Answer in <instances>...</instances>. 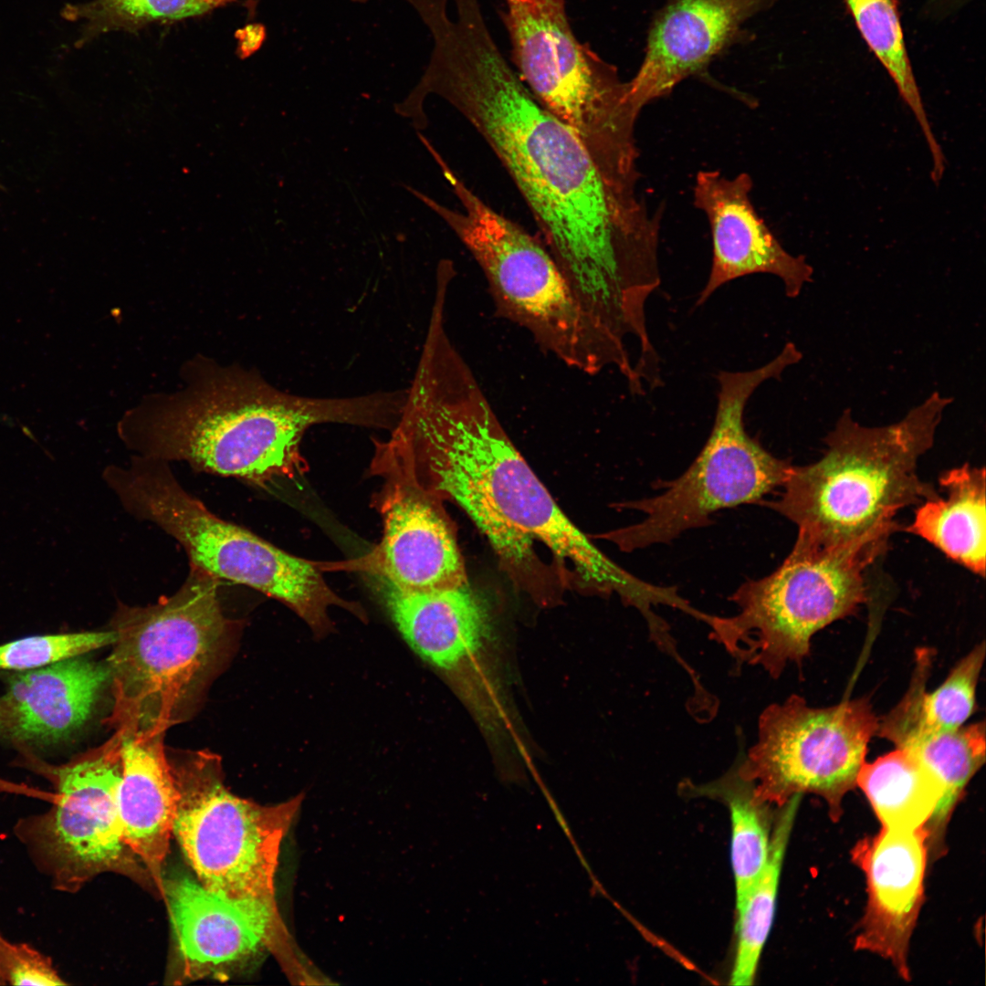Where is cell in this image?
Listing matches in <instances>:
<instances>
[{
	"label": "cell",
	"mask_w": 986,
	"mask_h": 986,
	"mask_svg": "<svg viewBox=\"0 0 986 986\" xmlns=\"http://www.w3.org/2000/svg\"><path fill=\"white\" fill-rule=\"evenodd\" d=\"M501 14L516 72L535 99L570 128L606 177L637 164L639 113L628 81L575 37L566 0H505Z\"/></svg>",
	"instance_id": "30bf717a"
},
{
	"label": "cell",
	"mask_w": 986,
	"mask_h": 986,
	"mask_svg": "<svg viewBox=\"0 0 986 986\" xmlns=\"http://www.w3.org/2000/svg\"><path fill=\"white\" fill-rule=\"evenodd\" d=\"M482 136L530 208L585 310L620 332L645 314L661 282L660 217L611 184L572 131L535 99L492 36L447 48L427 80Z\"/></svg>",
	"instance_id": "6da1fadb"
},
{
	"label": "cell",
	"mask_w": 986,
	"mask_h": 986,
	"mask_svg": "<svg viewBox=\"0 0 986 986\" xmlns=\"http://www.w3.org/2000/svg\"><path fill=\"white\" fill-rule=\"evenodd\" d=\"M375 448L372 467L384 478L378 497L383 531L380 543L362 562L365 570L404 592L467 584L462 555L440 498L380 443Z\"/></svg>",
	"instance_id": "5bb4252c"
},
{
	"label": "cell",
	"mask_w": 986,
	"mask_h": 986,
	"mask_svg": "<svg viewBox=\"0 0 986 986\" xmlns=\"http://www.w3.org/2000/svg\"><path fill=\"white\" fill-rule=\"evenodd\" d=\"M916 756L943 785V795L926 824L928 847L940 849L949 819L964 789L985 761V723L949 730L916 729L895 743Z\"/></svg>",
	"instance_id": "cb8c5ba5"
},
{
	"label": "cell",
	"mask_w": 986,
	"mask_h": 986,
	"mask_svg": "<svg viewBox=\"0 0 986 986\" xmlns=\"http://www.w3.org/2000/svg\"><path fill=\"white\" fill-rule=\"evenodd\" d=\"M393 621L424 659L475 698L476 677L489 637L483 599L467 584L424 593L398 590L374 577Z\"/></svg>",
	"instance_id": "d6986e66"
},
{
	"label": "cell",
	"mask_w": 986,
	"mask_h": 986,
	"mask_svg": "<svg viewBox=\"0 0 986 986\" xmlns=\"http://www.w3.org/2000/svg\"><path fill=\"white\" fill-rule=\"evenodd\" d=\"M951 402L935 392L900 421L877 427L861 425L845 409L824 438L823 456L792 466L780 498L764 503L817 543L886 548L898 511L938 493L919 478L918 461Z\"/></svg>",
	"instance_id": "277c9868"
},
{
	"label": "cell",
	"mask_w": 986,
	"mask_h": 986,
	"mask_svg": "<svg viewBox=\"0 0 986 986\" xmlns=\"http://www.w3.org/2000/svg\"><path fill=\"white\" fill-rule=\"evenodd\" d=\"M0 188H1V189H4V187L2 186V184H0Z\"/></svg>",
	"instance_id": "d6a6232c"
},
{
	"label": "cell",
	"mask_w": 986,
	"mask_h": 986,
	"mask_svg": "<svg viewBox=\"0 0 986 986\" xmlns=\"http://www.w3.org/2000/svg\"><path fill=\"white\" fill-rule=\"evenodd\" d=\"M0 694V743L24 752L58 748L88 722L110 682L86 655L9 672Z\"/></svg>",
	"instance_id": "e0dca14e"
},
{
	"label": "cell",
	"mask_w": 986,
	"mask_h": 986,
	"mask_svg": "<svg viewBox=\"0 0 986 986\" xmlns=\"http://www.w3.org/2000/svg\"><path fill=\"white\" fill-rule=\"evenodd\" d=\"M877 727L867 698L813 708L792 695L762 711L757 741L746 754L740 753L738 771L763 802L784 804L796 794L812 792L823 798L831 817L837 819L844 797L856 786Z\"/></svg>",
	"instance_id": "4fadbf2b"
},
{
	"label": "cell",
	"mask_w": 986,
	"mask_h": 986,
	"mask_svg": "<svg viewBox=\"0 0 986 986\" xmlns=\"http://www.w3.org/2000/svg\"><path fill=\"white\" fill-rule=\"evenodd\" d=\"M240 0H92L67 4L60 16L82 21L78 48L111 32H134L152 24L180 21L210 13Z\"/></svg>",
	"instance_id": "4316f807"
},
{
	"label": "cell",
	"mask_w": 986,
	"mask_h": 986,
	"mask_svg": "<svg viewBox=\"0 0 986 986\" xmlns=\"http://www.w3.org/2000/svg\"><path fill=\"white\" fill-rule=\"evenodd\" d=\"M384 444L426 490L469 516L519 583L539 580L538 540L590 588L634 607L648 597L650 583L608 558L559 508L457 349L419 359Z\"/></svg>",
	"instance_id": "7a4b0ae2"
},
{
	"label": "cell",
	"mask_w": 986,
	"mask_h": 986,
	"mask_svg": "<svg viewBox=\"0 0 986 986\" xmlns=\"http://www.w3.org/2000/svg\"><path fill=\"white\" fill-rule=\"evenodd\" d=\"M461 210L403 186L438 215L473 256L487 279L498 314L525 329L535 342L570 368L595 375L614 368L633 393L645 392L635 356L585 310L546 246L495 211L433 155Z\"/></svg>",
	"instance_id": "5b68a950"
},
{
	"label": "cell",
	"mask_w": 986,
	"mask_h": 986,
	"mask_svg": "<svg viewBox=\"0 0 986 986\" xmlns=\"http://www.w3.org/2000/svg\"><path fill=\"white\" fill-rule=\"evenodd\" d=\"M103 477L127 512L154 523L183 546L191 566L283 603L316 635L331 629V606L362 614L359 604L330 588L316 563L212 513L183 488L168 462L134 456L125 467H107Z\"/></svg>",
	"instance_id": "52a82bcc"
},
{
	"label": "cell",
	"mask_w": 986,
	"mask_h": 986,
	"mask_svg": "<svg viewBox=\"0 0 986 986\" xmlns=\"http://www.w3.org/2000/svg\"><path fill=\"white\" fill-rule=\"evenodd\" d=\"M752 186L747 173L731 178L713 170L697 173L694 205L709 223L712 264L696 306L726 283L751 274L779 278L789 298L812 281L813 270L805 257L787 252L757 213L750 198Z\"/></svg>",
	"instance_id": "9a60e30c"
},
{
	"label": "cell",
	"mask_w": 986,
	"mask_h": 986,
	"mask_svg": "<svg viewBox=\"0 0 986 986\" xmlns=\"http://www.w3.org/2000/svg\"><path fill=\"white\" fill-rule=\"evenodd\" d=\"M115 639L112 629L35 635L14 639L0 644V672L26 670L86 655L112 645Z\"/></svg>",
	"instance_id": "f546056e"
},
{
	"label": "cell",
	"mask_w": 986,
	"mask_h": 986,
	"mask_svg": "<svg viewBox=\"0 0 986 986\" xmlns=\"http://www.w3.org/2000/svg\"><path fill=\"white\" fill-rule=\"evenodd\" d=\"M943 495L921 502L906 530L973 573L985 576V468L964 464L939 477Z\"/></svg>",
	"instance_id": "7402d4cb"
},
{
	"label": "cell",
	"mask_w": 986,
	"mask_h": 986,
	"mask_svg": "<svg viewBox=\"0 0 986 986\" xmlns=\"http://www.w3.org/2000/svg\"><path fill=\"white\" fill-rule=\"evenodd\" d=\"M1 985H64L51 960L25 943H15L0 934Z\"/></svg>",
	"instance_id": "4dcf8cb0"
},
{
	"label": "cell",
	"mask_w": 986,
	"mask_h": 986,
	"mask_svg": "<svg viewBox=\"0 0 986 986\" xmlns=\"http://www.w3.org/2000/svg\"><path fill=\"white\" fill-rule=\"evenodd\" d=\"M800 794L784 804L771 838L768 863L743 901L737 906V952L731 984L750 985L764 944L770 934L776 907L781 865L800 802Z\"/></svg>",
	"instance_id": "484cf974"
},
{
	"label": "cell",
	"mask_w": 986,
	"mask_h": 986,
	"mask_svg": "<svg viewBox=\"0 0 986 986\" xmlns=\"http://www.w3.org/2000/svg\"><path fill=\"white\" fill-rule=\"evenodd\" d=\"M55 792L45 813L22 818L15 834L54 888L76 892L102 873L153 881L126 844L119 816L121 737L47 772Z\"/></svg>",
	"instance_id": "7c38bea8"
},
{
	"label": "cell",
	"mask_w": 986,
	"mask_h": 986,
	"mask_svg": "<svg viewBox=\"0 0 986 986\" xmlns=\"http://www.w3.org/2000/svg\"><path fill=\"white\" fill-rule=\"evenodd\" d=\"M183 979L221 978L284 947L262 926L187 876L164 878Z\"/></svg>",
	"instance_id": "ffe728a7"
},
{
	"label": "cell",
	"mask_w": 986,
	"mask_h": 986,
	"mask_svg": "<svg viewBox=\"0 0 986 986\" xmlns=\"http://www.w3.org/2000/svg\"><path fill=\"white\" fill-rule=\"evenodd\" d=\"M385 409L379 393L306 397L282 392L255 372L217 368L203 371L175 395L133 409L118 430L135 456L184 461L264 487L306 470L300 443L310 426L379 427Z\"/></svg>",
	"instance_id": "3957f363"
},
{
	"label": "cell",
	"mask_w": 986,
	"mask_h": 986,
	"mask_svg": "<svg viewBox=\"0 0 986 986\" xmlns=\"http://www.w3.org/2000/svg\"><path fill=\"white\" fill-rule=\"evenodd\" d=\"M883 827L914 830L925 826L942 795L943 785L916 756L895 750L865 761L856 779Z\"/></svg>",
	"instance_id": "603a6c76"
},
{
	"label": "cell",
	"mask_w": 986,
	"mask_h": 986,
	"mask_svg": "<svg viewBox=\"0 0 986 986\" xmlns=\"http://www.w3.org/2000/svg\"><path fill=\"white\" fill-rule=\"evenodd\" d=\"M173 771L178 791L173 834L199 883L284 940L275 876L302 796L275 805L239 798L224 785L219 760L207 753Z\"/></svg>",
	"instance_id": "ba28073f"
},
{
	"label": "cell",
	"mask_w": 986,
	"mask_h": 986,
	"mask_svg": "<svg viewBox=\"0 0 986 986\" xmlns=\"http://www.w3.org/2000/svg\"><path fill=\"white\" fill-rule=\"evenodd\" d=\"M928 850L925 826L888 829L857 844L854 861L862 868L868 899L855 949L891 961L898 974L910 979L907 951L923 900Z\"/></svg>",
	"instance_id": "ac0fdd59"
},
{
	"label": "cell",
	"mask_w": 986,
	"mask_h": 986,
	"mask_svg": "<svg viewBox=\"0 0 986 986\" xmlns=\"http://www.w3.org/2000/svg\"><path fill=\"white\" fill-rule=\"evenodd\" d=\"M984 656L985 645L981 643L958 662L935 691L922 689L918 708L920 728L949 730L964 725L975 709Z\"/></svg>",
	"instance_id": "f1b7e54d"
},
{
	"label": "cell",
	"mask_w": 986,
	"mask_h": 986,
	"mask_svg": "<svg viewBox=\"0 0 986 986\" xmlns=\"http://www.w3.org/2000/svg\"><path fill=\"white\" fill-rule=\"evenodd\" d=\"M871 51L893 79L914 114L932 157V171L945 168L942 149L933 134L907 55L897 0H843Z\"/></svg>",
	"instance_id": "d4e9b609"
},
{
	"label": "cell",
	"mask_w": 986,
	"mask_h": 986,
	"mask_svg": "<svg viewBox=\"0 0 986 986\" xmlns=\"http://www.w3.org/2000/svg\"><path fill=\"white\" fill-rule=\"evenodd\" d=\"M971 0H927L925 14L930 17L943 18Z\"/></svg>",
	"instance_id": "1f68e13d"
},
{
	"label": "cell",
	"mask_w": 986,
	"mask_h": 986,
	"mask_svg": "<svg viewBox=\"0 0 986 986\" xmlns=\"http://www.w3.org/2000/svg\"><path fill=\"white\" fill-rule=\"evenodd\" d=\"M121 737L122 774L118 809L123 837L164 899L163 864L178 800L173 767L165 756L163 735Z\"/></svg>",
	"instance_id": "44dd1931"
},
{
	"label": "cell",
	"mask_w": 986,
	"mask_h": 986,
	"mask_svg": "<svg viewBox=\"0 0 986 986\" xmlns=\"http://www.w3.org/2000/svg\"><path fill=\"white\" fill-rule=\"evenodd\" d=\"M883 551L866 544L824 545L797 535L776 570L732 594L736 614L713 615L711 638L737 664L760 666L778 677L789 662L802 664L816 632L866 601L864 572Z\"/></svg>",
	"instance_id": "9c48e42d"
},
{
	"label": "cell",
	"mask_w": 986,
	"mask_h": 986,
	"mask_svg": "<svg viewBox=\"0 0 986 986\" xmlns=\"http://www.w3.org/2000/svg\"><path fill=\"white\" fill-rule=\"evenodd\" d=\"M802 357L797 347L787 342L760 367L719 372L714 424L698 456L681 476L665 483L658 495L622 504L642 512V520L603 537L625 551L667 543L684 531L708 525L716 511L759 501L781 487L792 465L747 433L744 412L761 383L780 379Z\"/></svg>",
	"instance_id": "8fae6325"
},
{
	"label": "cell",
	"mask_w": 986,
	"mask_h": 986,
	"mask_svg": "<svg viewBox=\"0 0 986 986\" xmlns=\"http://www.w3.org/2000/svg\"><path fill=\"white\" fill-rule=\"evenodd\" d=\"M219 581L190 565L173 595L152 605L118 607L106 662L113 698L109 722L121 736L163 735L196 695L228 630Z\"/></svg>",
	"instance_id": "8992f818"
},
{
	"label": "cell",
	"mask_w": 986,
	"mask_h": 986,
	"mask_svg": "<svg viewBox=\"0 0 986 986\" xmlns=\"http://www.w3.org/2000/svg\"><path fill=\"white\" fill-rule=\"evenodd\" d=\"M775 0H666L649 27L645 53L628 81L640 113L683 80L702 76L711 61L738 40L745 22Z\"/></svg>",
	"instance_id": "2e32d148"
},
{
	"label": "cell",
	"mask_w": 986,
	"mask_h": 986,
	"mask_svg": "<svg viewBox=\"0 0 986 986\" xmlns=\"http://www.w3.org/2000/svg\"><path fill=\"white\" fill-rule=\"evenodd\" d=\"M711 789L719 791L729 806L731 865L737 907L756 883L769 860L771 838L763 819V801L755 795L751 781L740 776L737 762Z\"/></svg>",
	"instance_id": "83f0119b"
}]
</instances>
